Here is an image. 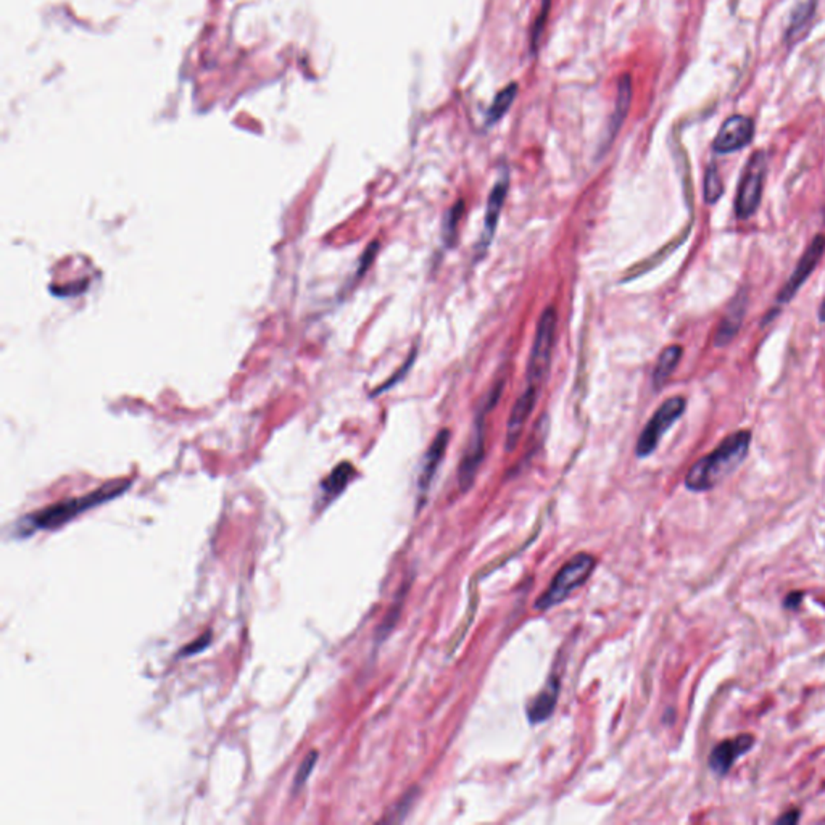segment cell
Returning <instances> with one entry per match:
<instances>
[{"label":"cell","instance_id":"obj_1","mask_svg":"<svg viewBox=\"0 0 825 825\" xmlns=\"http://www.w3.org/2000/svg\"><path fill=\"white\" fill-rule=\"evenodd\" d=\"M749 445V430H737L727 435L713 452L704 454L692 466L687 472L685 487L692 492H708L718 487L747 459Z\"/></svg>","mask_w":825,"mask_h":825},{"label":"cell","instance_id":"obj_2","mask_svg":"<svg viewBox=\"0 0 825 825\" xmlns=\"http://www.w3.org/2000/svg\"><path fill=\"white\" fill-rule=\"evenodd\" d=\"M129 486V481H113L94 492L83 495V497L64 500L60 503L50 505L47 508H42L36 511V513L23 517L18 524V531L21 532V536H30L34 531H50V529L64 526L68 521H71L73 517L84 513V511L105 503L108 500L116 498L118 495L126 492Z\"/></svg>","mask_w":825,"mask_h":825},{"label":"cell","instance_id":"obj_3","mask_svg":"<svg viewBox=\"0 0 825 825\" xmlns=\"http://www.w3.org/2000/svg\"><path fill=\"white\" fill-rule=\"evenodd\" d=\"M596 565V560L591 555L579 553L569 560L562 566L553 579L550 587L543 591L542 596L536 601L534 608L538 611H547L556 606L558 603L565 601L574 590L587 582Z\"/></svg>","mask_w":825,"mask_h":825},{"label":"cell","instance_id":"obj_4","mask_svg":"<svg viewBox=\"0 0 825 825\" xmlns=\"http://www.w3.org/2000/svg\"><path fill=\"white\" fill-rule=\"evenodd\" d=\"M556 334V311L555 308H547L537 323L536 337H534L531 356L527 365V385L534 389H540L545 383L550 371L551 355H553Z\"/></svg>","mask_w":825,"mask_h":825},{"label":"cell","instance_id":"obj_5","mask_svg":"<svg viewBox=\"0 0 825 825\" xmlns=\"http://www.w3.org/2000/svg\"><path fill=\"white\" fill-rule=\"evenodd\" d=\"M766 174H767L766 152L764 150L754 152L753 155L749 157L738 184L735 197V213L738 219H748L758 212L762 192H764Z\"/></svg>","mask_w":825,"mask_h":825},{"label":"cell","instance_id":"obj_6","mask_svg":"<svg viewBox=\"0 0 825 825\" xmlns=\"http://www.w3.org/2000/svg\"><path fill=\"white\" fill-rule=\"evenodd\" d=\"M687 402L684 397H670L666 400L661 407H659L651 419L648 421L645 429L642 430V435L637 442V457L646 458L656 450L659 445V440L673 426L677 423L682 414L685 413Z\"/></svg>","mask_w":825,"mask_h":825},{"label":"cell","instance_id":"obj_7","mask_svg":"<svg viewBox=\"0 0 825 825\" xmlns=\"http://www.w3.org/2000/svg\"><path fill=\"white\" fill-rule=\"evenodd\" d=\"M824 253H825V236L817 234L814 239H812L809 246H807L805 253L801 255V258L798 261V265H796L795 271L792 272V276L788 277V281L785 282V286L781 289V292H778V297H777L778 305L788 303V301L792 300L796 294H798V290L803 287V284L807 281V279H809L812 271L817 268L819 261L822 260Z\"/></svg>","mask_w":825,"mask_h":825},{"label":"cell","instance_id":"obj_8","mask_svg":"<svg viewBox=\"0 0 825 825\" xmlns=\"http://www.w3.org/2000/svg\"><path fill=\"white\" fill-rule=\"evenodd\" d=\"M754 138V121L749 116L733 115L722 123L713 140V150L719 155H729L748 147Z\"/></svg>","mask_w":825,"mask_h":825},{"label":"cell","instance_id":"obj_9","mask_svg":"<svg viewBox=\"0 0 825 825\" xmlns=\"http://www.w3.org/2000/svg\"><path fill=\"white\" fill-rule=\"evenodd\" d=\"M483 452H486V414H481L476 419L474 428H472L471 437L466 450L461 458L459 468H458V481L461 490L466 492L474 483L476 474L479 471V466L482 463Z\"/></svg>","mask_w":825,"mask_h":825},{"label":"cell","instance_id":"obj_10","mask_svg":"<svg viewBox=\"0 0 825 825\" xmlns=\"http://www.w3.org/2000/svg\"><path fill=\"white\" fill-rule=\"evenodd\" d=\"M753 745L754 737L749 735V733H742V735H738L735 738H729L718 743L714 747L713 753L709 754L708 764L711 767V771L718 773V776H727L732 769V766L735 764V761L740 756L747 754L748 751L753 748Z\"/></svg>","mask_w":825,"mask_h":825},{"label":"cell","instance_id":"obj_11","mask_svg":"<svg viewBox=\"0 0 825 825\" xmlns=\"http://www.w3.org/2000/svg\"><path fill=\"white\" fill-rule=\"evenodd\" d=\"M537 394H538L537 389L527 385L524 394L517 398L513 409H511L508 424H506V442H505L506 452H513L517 445V442H519L527 419H529V416H531L534 407H536Z\"/></svg>","mask_w":825,"mask_h":825},{"label":"cell","instance_id":"obj_12","mask_svg":"<svg viewBox=\"0 0 825 825\" xmlns=\"http://www.w3.org/2000/svg\"><path fill=\"white\" fill-rule=\"evenodd\" d=\"M448 442H450V430L442 429L439 434L435 435V439L432 440L430 447L428 448V452H426V454H424L423 466H421L419 479H418V492L421 495V500H423L424 495L429 492V487H430L432 481H434L435 472H437V469H439L443 457H445Z\"/></svg>","mask_w":825,"mask_h":825},{"label":"cell","instance_id":"obj_13","mask_svg":"<svg viewBox=\"0 0 825 825\" xmlns=\"http://www.w3.org/2000/svg\"><path fill=\"white\" fill-rule=\"evenodd\" d=\"M508 186H510L508 174H503L502 178H500L497 183H495L490 195H488L487 210H486V221H483V234L481 239L482 247H487L488 243H490L492 237L495 234V229H497L500 213H502L506 193H508Z\"/></svg>","mask_w":825,"mask_h":825},{"label":"cell","instance_id":"obj_14","mask_svg":"<svg viewBox=\"0 0 825 825\" xmlns=\"http://www.w3.org/2000/svg\"><path fill=\"white\" fill-rule=\"evenodd\" d=\"M630 102H632V81H630V76L625 75L621 78V81H619L616 104H614V113L611 115L610 123H608V126H606L605 139H603L605 150L611 145V142L616 139L618 133L621 131L624 119L629 113Z\"/></svg>","mask_w":825,"mask_h":825},{"label":"cell","instance_id":"obj_15","mask_svg":"<svg viewBox=\"0 0 825 825\" xmlns=\"http://www.w3.org/2000/svg\"><path fill=\"white\" fill-rule=\"evenodd\" d=\"M745 311H747V294L740 292L737 299L732 301L725 316L719 323L718 331H716L714 335L716 347H725L732 342L733 337L738 334L740 326H742Z\"/></svg>","mask_w":825,"mask_h":825},{"label":"cell","instance_id":"obj_16","mask_svg":"<svg viewBox=\"0 0 825 825\" xmlns=\"http://www.w3.org/2000/svg\"><path fill=\"white\" fill-rule=\"evenodd\" d=\"M558 695H560V682L558 679H551L547 687L538 693V697L534 699V703L529 706V721L532 724H540V722L547 721L558 703Z\"/></svg>","mask_w":825,"mask_h":825},{"label":"cell","instance_id":"obj_17","mask_svg":"<svg viewBox=\"0 0 825 825\" xmlns=\"http://www.w3.org/2000/svg\"><path fill=\"white\" fill-rule=\"evenodd\" d=\"M682 354H684V350H682L680 345H669L661 351L653 373V384L656 389H661L668 383V379L673 375L677 365H679Z\"/></svg>","mask_w":825,"mask_h":825},{"label":"cell","instance_id":"obj_18","mask_svg":"<svg viewBox=\"0 0 825 825\" xmlns=\"http://www.w3.org/2000/svg\"><path fill=\"white\" fill-rule=\"evenodd\" d=\"M354 474H355L354 466L350 463H340L321 483V490L324 493V497L327 498L337 497L340 492H344V488L347 487V483L350 482L351 477H354Z\"/></svg>","mask_w":825,"mask_h":825},{"label":"cell","instance_id":"obj_19","mask_svg":"<svg viewBox=\"0 0 825 825\" xmlns=\"http://www.w3.org/2000/svg\"><path fill=\"white\" fill-rule=\"evenodd\" d=\"M516 94H517L516 84H510V86H506L505 89L500 90L497 97L493 99L492 107L488 108V113H487L488 123L498 121V119L510 110L511 104H513L514 99H516Z\"/></svg>","mask_w":825,"mask_h":825},{"label":"cell","instance_id":"obj_20","mask_svg":"<svg viewBox=\"0 0 825 825\" xmlns=\"http://www.w3.org/2000/svg\"><path fill=\"white\" fill-rule=\"evenodd\" d=\"M722 193H724V184H722L718 164L711 163L706 169V174H704V202L714 205L719 200Z\"/></svg>","mask_w":825,"mask_h":825},{"label":"cell","instance_id":"obj_21","mask_svg":"<svg viewBox=\"0 0 825 825\" xmlns=\"http://www.w3.org/2000/svg\"><path fill=\"white\" fill-rule=\"evenodd\" d=\"M463 212H464V203L458 202V203L453 205V208L448 210L445 218H443V242H445L448 247H453L454 242H457L458 223H459L461 216H463Z\"/></svg>","mask_w":825,"mask_h":825},{"label":"cell","instance_id":"obj_22","mask_svg":"<svg viewBox=\"0 0 825 825\" xmlns=\"http://www.w3.org/2000/svg\"><path fill=\"white\" fill-rule=\"evenodd\" d=\"M316 761H318V751H311V753L306 756L303 761H301V764L297 769V773H295V778H294V783H292L294 792H299V790L303 787V783L308 781V777L311 776V772L316 766Z\"/></svg>","mask_w":825,"mask_h":825},{"label":"cell","instance_id":"obj_23","mask_svg":"<svg viewBox=\"0 0 825 825\" xmlns=\"http://www.w3.org/2000/svg\"><path fill=\"white\" fill-rule=\"evenodd\" d=\"M210 643H212V632L207 630L203 635L198 637L195 642H191L189 645H187L183 651H181V656H191V654H197L203 651L205 648H207Z\"/></svg>","mask_w":825,"mask_h":825},{"label":"cell","instance_id":"obj_24","mask_svg":"<svg viewBox=\"0 0 825 825\" xmlns=\"http://www.w3.org/2000/svg\"><path fill=\"white\" fill-rule=\"evenodd\" d=\"M414 358H416V351H414V350H413V351H411V355H409V358H408V361H407V363H405V365H403V366H402V368H400V369H398V371H397V373H395V375H392V378H390V379H389V380H387V383H385V384H384V385H383V387H379V389H378V390H374V394H373V395H379V394H380V392H384V390H387V389H390V387H392V385H395V384H397V383H398V380H400V379H402V378H403V375H405V374H407V373H408V369H409V366H411V365H413V361H414Z\"/></svg>","mask_w":825,"mask_h":825},{"label":"cell","instance_id":"obj_25","mask_svg":"<svg viewBox=\"0 0 825 825\" xmlns=\"http://www.w3.org/2000/svg\"><path fill=\"white\" fill-rule=\"evenodd\" d=\"M548 10H550V0H545V2H543V7H542V10H540V15H538V18H537V21H536V25H534L532 42H534V45H536V47H537V42H538V39H540V34H542V31H543L545 21H547V13H548Z\"/></svg>","mask_w":825,"mask_h":825},{"label":"cell","instance_id":"obj_26","mask_svg":"<svg viewBox=\"0 0 825 825\" xmlns=\"http://www.w3.org/2000/svg\"><path fill=\"white\" fill-rule=\"evenodd\" d=\"M378 247H379V243L378 242H373L371 246H369L366 248V252L363 253V258L360 261V270H358V277H360L363 275V272H365L369 268V266H371L373 260L375 257V252H378Z\"/></svg>","mask_w":825,"mask_h":825},{"label":"cell","instance_id":"obj_27","mask_svg":"<svg viewBox=\"0 0 825 825\" xmlns=\"http://www.w3.org/2000/svg\"><path fill=\"white\" fill-rule=\"evenodd\" d=\"M803 591H792L787 598L783 600V606L787 608V610H796V608L800 606L801 600H803Z\"/></svg>","mask_w":825,"mask_h":825},{"label":"cell","instance_id":"obj_28","mask_svg":"<svg viewBox=\"0 0 825 825\" xmlns=\"http://www.w3.org/2000/svg\"><path fill=\"white\" fill-rule=\"evenodd\" d=\"M800 811L798 809H792L790 812H785L782 817L777 819L778 824H796L800 821Z\"/></svg>","mask_w":825,"mask_h":825},{"label":"cell","instance_id":"obj_29","mask_svg":"<svg viewBox=\"0 0 825 825\" xmlns=\"http://www.w3.org/2000/svg\"><path fill=\"white\" fill-rule=\"evenodd\" d=\"M819 320H821L822 323H825V299L822 301L821 308H819Z\"/></svg>","mask_w":825,"mask_h":825}]
</instances>
